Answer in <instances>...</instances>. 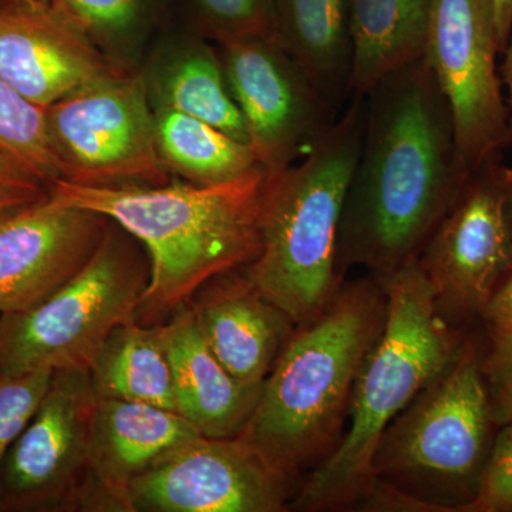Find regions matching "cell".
<instances>
[{"label": "cell", "mask_w": 512, "mask_h": 512, "mask_svg": "<svg viewBox=\"0 0 512 512\" xmlns=\"http://www.w3.org/2000/svg\"><path fill=\"white\" fill-rule=\"evenodd\" d=\"M110 220L52 191L0 214V315L35 308L92 259Z\"/></svg>", "instance_id": "13"}, {"label": "cell", "mask_w": 512, "mask_h": 512, "mask_svg": "<svg viewBox=\"0 0 512 512\" xmlns=\"http://www.w3.org/2000/svg\"><path fill=\"white\" fill-rule=\"evenodd\" d=\"M433 0H352L350 97L426 53Z\"/></svg>", "instance_id": "21"}, {"label": "cell", "mask_w": 512, "mask_h": 512, "mask_svg": "<svg viewBox=\"0 0 512 512\" xmlns=\"http://www.w3.org/2000/svg\"><path fill=\"white\" fill-rule=\"evenodd\" d=\"M148 282L146 251L110 221L79 274L35 308L0 315V373L90 372L111 333L138 320Z\"/></svg>", "instance_id": "7"}, {"label": "cell", "mask_w": 512, "mask_h": 512, "mask_svg": "<svg viewBox=\"0 0 512 512\" xmlns=\"http://www.w3.org/2000/svg\"><path fill=\"white\" fill-rule=\"evenodd\" d=\"M53 375L52 370L19 375L0 373V467L10 447L35 416Z\"/></svg>", "instance_id": "27"}, {"label": "cell", "mask_w": 512, "mask_h": 512, "mask_svg": "<svg viewBox=\"0 0 512 512\" xmlns=\"http://www.w3.org/2000/svg\"><path fill=\"white\" fill-rule=\"evenodd\" d=\"M365 97H350L316 146L268 174L258 254L244 274L296 326L318 318L342 288L338 242L363 128Z\"/></svg>", "instance_id": "5"}, {"label": "cell", "mask_w": 512, "mask_h": 512, "mask_svg": "<svg viewBox=\"0 0 512 512\" xmlns=\"http://www.w3.org/2000/svg\"><path fill=\"white\" fill-rule=\"evenodd\" d=\"M503 55L505 57L503 67H501V80L507 89V104L508 111H510V146L512 147V37Z\"/></svg>", "instance_id": "33"}, {"label": "cell", "mask_w": 512, "mask_h": 512, "mask_svg": "<svg viewBox=\"0 0 512 512\" xmlns=\"http://www.w3.org/2000/svg\"><path fill=\"white\" fill-rule=\"evenodd\" d=\"M384 320L379 276L342 285L318 318L293 330L239 437L289 480L318 467L342 439L357 377Z\"/></svg>", "instance_id": "3"}, {"label": "cell", "mask_w": 512, "mask_h": 512, "mask_svg": "<svg viewBox=\"0 0 512 512\" xmlns=\"http://www.w3.org/2000/svg\"><path fill=\"white\" fill-rule=\"evenodd\" d=\"M111 63L136 69L150 37L163 26L171 0H50Z\"/></svg>", "instance_id": "24"}, {"label": "cell", "mask_w": 512, "mask_h": 512, "mask_svg": "<svg viewBox=\"0 0 512 512\" xmlns=\"http://www.w3.org/2000/svg\"><path fill=\"white\" fill-rule=\"evenodd\" d=\"M153 110L157 150L168 174L212 185L235 180L261 165L249 144L220 128L180 111Z\"/></svg>", "instance_id": "23"}, {"label": "cell", "mask_w": 512, "mask_h": 512, "mask_svg": "<svg viewBox=\"0 0 512 512\" xmlns=\"http://www.w3.org/2000/svg\"><path fill=\"white\" fill-rule=\"evenodd\" d=\"M483 318L490 328L512 330V271L495 289L484 309Z\"/></svg>", "instance_id": "31"}, {"label": "cell", "mask_w": 512, "mask_h": 512, "mask_svg": "<svg viewBox=\"0 0 512 512\" xmlns=\"http://www.w3.org/2000/svg\"><path fill=\"white\" fill-rule=\"evenodd\" d=\"M0 153L26 165L46 184L62 180L46 107L39 106L0 76Z\"/></svg>", "instance_id": "25"}, {"label": "cell", "mask_w": 512, "mask_h": 512, "mask_svg": "<svg viewBox=\"0 0 512 512\" xmlns=\"http://www.w3.org/2000/svg\"><path fill=\"white\" fill-rule=\"evenodd\" d=\"M500 427L481 468L476 493L458 511L512 512V421Z\"/></svg>", "instance_id": "28"}, {"label": "cell", "mask_w": 512, "mask_h": 512, "mask_svg": "<svg viewBox=\"0 0 512 512\" xmlns=\"http://www.w3.org/2000/svg\"><path fill=\"white\" fill-rule=\"evenodd\" d=\"M46 110L62 180L82 185L170 181L138 70L114 67Z\"/></svg>", "instance_id": "8"}, {"label": "cell", "mask_w": 512, "mask_h": 512, "mask_svg": "<svg viewBox=\"0 0 512 512\" xmlns=\"http://www.w3.org/2000/svg\"><path fill=\"white\" fill-rule=\"evenodd\" d=\"M201 436L173 410L117 399H96L87 448V478L97 497L128 511V488L134 478L168 451Z\"/></svg>", "instance_id": "17"}, {"label": "cell", "mask_w": 512, "mask_h": 512, "mask_svg": "<svg viewBox=\"0 0 512 512\" xmlns=\"http://www.w3.org/2000/svg\"><path fill=\"white\" fill-rule=\"evenodd\" d=\"M89 376L96 399L127 400L177 412L163 325L134 320L114 330Z\"/></svg>", "instance_id": "22"}, {"label": "cell", "mask_w": 512, "mask_h": 512, "mask_svg": "<svg viewBox=\"0 0 512 512\" xmlns=\"http://www.w3.org/2000/svg\"><path fill=\"white\" fill-rule=\"evenodd\" d=\"M272 36L333 109L350 97L352 0H275Z\"/></svg>", "instance_id": "20"}, {"label": "cell", "mask_w": 512, "mask_h": 512, "mask_svg": "<svg viewBox=\"0 0 512 512\" xmlns=\"http://www.w3.org/2000/svg\"><path fill=\"white\" fill-rule=\"evenodd\" d=\"M168 37L141 72L151 107L197 117L249 144L218 49L190 29Z\"/></svg>", "instance_id": "19"}, {"label": "cell", "mask_w": 512, "mask_h": 512, "mask_svg": "<svg viewBox=\"0 0 512 512\" xmlns=\"http://www.w3.org/2000/svg\"><path fill=\"white\" fill-rule=\"evenodd\" d=\"M50 185L26 165L0 153V214L47 194Z\"/></svg>", "instance_id": "30"}, {"label": "cell", "mask_w": 512, "mask_h": 512, "mask_svg": "<svg viewBox=\"0 0 512 512\" xmlns=\"http://www.w3.org/2000/svg\"><path fill=\"white\" fill-rule=\"evenodd\" d=\"M493 427L480 355L466 338L453 363L384 431L373 458L376 484L416 511H458L476 493Z\"/></svg>", "instance_id": "6"}, {"label": "cell", "mask_w": 512, "mask_h": 512, "mask_svg": "<svg viewBox=\"0 0 512 512\" xmlns=\"http://www.w3.org/2000/svg\"><path fill=\"white\" fill-rule=\"evenodd\" d=\"M501 55L493 0H433L426 56L453 117L471 171L510 146V111L497 70Z\"/></svg>", "instance_id": "9"}, {"label": "cell", "mask_w": 512, "mask_h": 512, "mask_svg": "<svg viewBox=\"0 0 512 512\" xmlns=\"http://www.w3.org/2000/svg\"><path fill=\"white\" fill-rule=\"evenodd\" d=\"M188 29L215 45L272 35L275 0H171Z\"/></svg>", "instance_id": "26"}, {"label": "cell", "mask_w": 512, "mask_h": 512, "mask_svg": "<svg viewBox=\"0 0 512 512\" xmlns=\"http://www.w3.org/2000/svg\"><path fill=\"white\" fill-rule=\"evenodd\" d=\"M365 101L340 220L339 268L362 265L386 276L419 258L473 171L426 56L384 77Z\"/></svg>", "instance_id": "1"}, {"label": "cell", "mask_w": 512, "mask_h": 512, "mask_svg": "<svg viewBox=\"0 0 512 512\" xmlns=\"http://www.w3.org/2000/svg\"><path fill=\"white\" fill-rule=\"evenodd\" d=\"M217 46L258 163L275 174L301 160L338 119L336 110L274 36Z\"/></svg>", "instance_id": "11"}, {"label": "cell", "mask_w": 512, "mask_h": 512, "mask_svg": "<svg viewBox=\"0 0 512 512\" xmlns=\"http://www.w3.org/2000/svg\"><path fill=\"white\" fill-rule=\"evenodd\" d=\"M417 262L448 319L483 316L512 271V188L500 160L471 173Z\"/></svg>", "instance_id": "10"}, {"label": "cell", "mask_w": 512, "mask_h": 512, "mask_svg": "<svg viewBox=\"0 0 512 512\" xmlns=\"http://www.w3.org/2000/svg\"><path fill=\"white\" fill-rule=\"evenodd\" d=\"M289 481L242 437L197 436L134 478L128 511H285Z\"/></svg>", "instance_id": "12"}, {"label": "cell", "mask_w": 512, "mask_h": 512, "mask_svg": "<svg viewBox=\"0 0 512 512\" xmlns=\"http://www.w3.org/2000/svg\"><path fill=\"white\" fill-rule=\"evenodd\" d=\"M503 175L505 181H507L508 185H510V187L512 188V168L504 167L503 165Z\"/></svg>", "instance_id": "34"}, {"label": "cell", "mask_w": 512, "mask_h": 512, "mask_svg": "<svg viewBox=\"0 0 512 512\" xmlns=\"http://www.w3.org/2000/svg\"><path fill=\"white\" fill-rule=\"evenodd\" d=\"M32 2H49V0H32Z\"/></svg>", "instance_id": "35"}, {"label": "cell", "mask_w": 512, "mask_h": 512, "mask_svg": "<svg viewBox=\"0 0 512 512\" xmlns=\"http://www.w3.org/2000/svg\"><path fill=\"white\" fill-rule=\"evenodd\" d=\"M268 181L264 167L227 183L82 185L59 180V200L99 212L136 238L150 261L138 319L177 311L218 276L258 254Z\"/></svg>", "instance_id": "2"}, {"label": "cell", "mask_w": 512, "mask_h": 512, "mask_svg": "<svg viewBox=\"0 0 512 512\" xmlns=\"http://www.w3.org/2000/svg\"><path fill=\"white\" fill-rule=\"evenodd\" d=\"M173 366L177 412L204 437H237L247 426L262 386L238 382L201 336L190 306L163 325Z\"/></svg>", "instance_id": "18"}, {"label": "cell", "mask_w": 512, "mask_h": 512, "mask_svg": "<svg viewBox=\"0 0 512 512\" xmlns=\"http://www.w3.org/2000/svg\"><path fill=\"white\" fill-rule=\"evenodd\" d=\"M493 3L498 40L504 53L512 37V0H493Z\"/></svg>", "instance_id": "32"}, {"label": "cell", "mask_w": 512, "mask_h": 512, "mask_svg": "<svg viewBox=\"0 0 512 512\" xmlns=\"http://www.w3.org/2000/svg\"><path fill=\"white\" fill-rule=\"evenodd\" d=\"M490 348L481 360L497 427L512 421V330L490 328Z\"/></svg>", "instance_id": "29"}, {"label": "cell", "mask_w": 512, "mask_h": 512, "mask_svg": "<svg viewBox=\"0 0 512 512\" xmlns=\"http://www.w3.org/2000/svg\"><path fill=\"white\" fill-rule=\"evenodd\" d=\"M94 397L89 372L60 370L0 467V500L37 507L79 493L87 473Z\"/></svg>", "instance_id": "14"}, {"label": "cell", "mask_w": 512, "mask_h": 512, "mask_svg": "<svg viewBox=\"0 0 512 512\" xmlns=\"http://www.w3.org/2000/svg\"><path fill=\"white\" fill-rule=\"evenodd\" d=\"M379 278L386 320L357 377L349 429L309 473L293 501L296 510H346L365 503L375 488L373 458L384 431L453 363L466 340L441 311L417 259Z\"/></svg>", "instance_id": "4"}, {"label": "cell", "mask_w": 512, "mask_h": 512, "mask_svg": "<svg viewBox=\"0 0 512 512\" xmlns=\"http://www.w3.org/2000/svg\"><path fill=\"white\" fill-rule=\"evenodd\" d=\"M201 336L238 382L262 386L296 325L235 269L202 288L190 305Z\"/></svg>", "instance_id": "16"}, {"label": "cell", "mask_w": 512, "mask_h": 512, "mask_svg": "<svg viewBox=\"0 0 512 512\" xmlns=\"http://www.w3.org/2000/svg\"><path fill=\"white\" fill-rule=\"evenodd\" d=\"M114 67L50 0H0V76L26 99L52 106Z\"/></svg>", "instance_id": "15"}]
</instances>
